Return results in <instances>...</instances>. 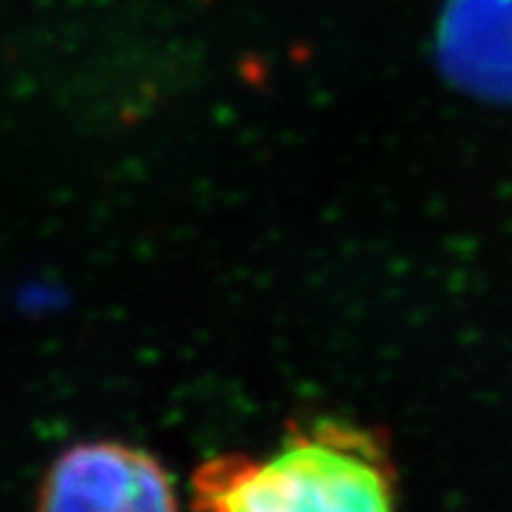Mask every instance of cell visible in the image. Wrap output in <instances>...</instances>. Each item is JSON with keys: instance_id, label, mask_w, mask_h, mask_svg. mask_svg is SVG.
Here are the masks:
<instances>
[{"instance_id": "obj_1", "label": "cell", "mask_w": 512, "mask_h": 512, "mask_svg": "<svg viewBox=\"0 0 512 512\" xmlns=\"http://www.w3.org/2000/svg\"><path fill=\"white\" fill-rule=\"evenodd\" d=\"M196 512H398L382 439L343 421L290 426L272 452H225L191 476Z\"/></svg>"}, {"instance_id": "obj_2", "label": "cell", "mask_w": 512, "mask_h": 512, "mask_svg": "<svg viewBox=\"0 0 512 512\" xmlns=\"http://www.w3.org/2000/svg\"><path fill=\"white\" fill-rule=\"evenodd\" d=\"M37 512H178L165 465L126 442H81L53 460Z\"/></svg>"}, {"instance_id": "obj_3", "label": "cell", "mask_w": 512, "mask_h": 512, "mask_svg": "<svg viewBox=\"0 0 512 512\" xmlns=\"http://www.w3.org/2000/svg\"><path fill=\"white\" fill-rule=\"evenodd\" d=\"M437 55L458 87L512 102V0H447Z\"/></svg>"}]
</instances>
